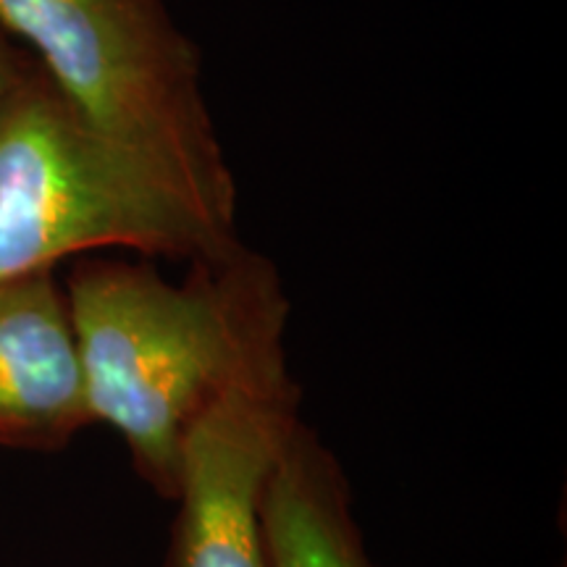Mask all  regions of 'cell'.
I'll use <instances>...</instances> for the list:
<instances>
[{
    "label": "cell",
    "instance_id": "1",
    "mask_svg": "<svg viewBox=\"0 0 567 567\" xmlns=\"http://www.w3.org/2000/svg\"><path fill=\"white\" fill-rule=\"evenodd\" d=\"M63 295L92 423L111 425L168 499L189 425L229 389L287 365L281 279L243 245L193 260L182 284L130 260H82Z\"/></svg>",
    "mask_w": 567,
    "mask_h": 567
},
{
    "label": "cell",
    "instance_id": "2",
    "mask_svg": "<svg viewBox=\"0 0 567 567\" xmlns=\"http://www.w3.org/2000/svg\"><path fill=\"white\" fill-rule=\"evenodd\" d=\"M0 32L74 111L221 231L237 184L203 95L200 55L163 0H0Z\"/></svg>",
    "mask_w": 567,
    "mask_h": 567
},
{
    "label": "cell",
    "instance_id": "3",
    "mask_svg": "<svg viewBox=\"0 0 567 567\" xmlns=\"http://www.w3.org/2000/svg\"><path fill=\"white\" fill-rule=\"evenodd\" d=\"M237 245L21 59L0 105V281L111 247L193 264Z\"/></svg>",
    "mask_w": 567,
    "mask_h": 567
},
{
    "label": "cell",
    "instance_id": "4",
    "mask_svg": "<svg viewBox=\"0 0 567 567\" xmlns=\"http://www.w3.org/2000/svg\"><path fill=\"white\" fill-rule=\"evenodd\" d=\"M289 365L229 389L189 425L179 452L172 567H271L266 494L292 436Z\"/></svg>",
    "mask_w": 567,
    "mask_h": 567
},
{
    "label": "cell",
    "instance_id": "5",
    "mask_svg": "<svg viewBox=\"0 0 567 567\" xmlns=\"http://www.w3.org/2000/svg\"><path fill=\"white\" fill-rule=\"evenodd\" d=\"M92 423L53 271L0 281V444L55 450Z\"/></svg>",
    "mask_w": 567,
    "mask_h": 567
},
{
    "label": "cell",
    "instance_id": "6",
    "mask_svg": "<svg viewBox=\"0 0 567 567\" xmlns=\"http://www.w3.org/2000/svg\"><path fill=\"white\" fill-rule=\"evenodd\" d=\"M266 547L271 567H379L352 517L342 467L302 421L268 484Z\"/></svg>",
    "mask_w": 567,
    "mask_h": 567
},
{
    "label": "cell",
    "instance_id": "7",
    "mask_svg": "<svg viewBox=\"0 0 567 567\" xmlns=\"http://www.w3.org/2000/svg\"><path fill=\"white\" fill-rule=\"evenodd\" d=\"M19 63H21V59L13 53V48L9 45V38L0 32V105H3L6 95H9V87H11L13 76H17Z\"/></svg>",
    "mask_w": 567,
    "mask_h": 567
}]
</instances>
